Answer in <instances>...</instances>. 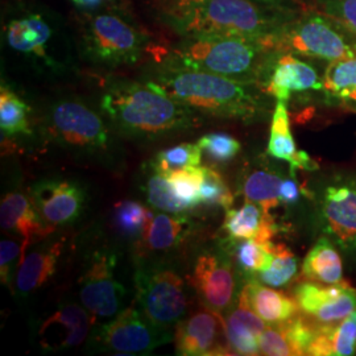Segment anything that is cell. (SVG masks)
<instances>
[{"label":"cell","instance_id":"cell-1","mask_svg":"<svg viewBox=\"0 0 356 356\" xmlns=\"http://www.w3.org/2000/svg\"><path fill=\"white\" fill-rule=\"evenodd\" d=\"M164 22L184 38H269L296 15L254 0H163Z\"/></svg>","mask_w":356,"mask_h":356},{"label":"cell","instance_id":"cell-2","mask_svg":"<svg viewBox=\"0 0 356 356\" xmlns=\"http://www.w3.org/2000/svg\"><path fill=\"white\" fill-rule=\"evenodd\" d=\"M197 113L243 122L268 113L267 91L259 83L166 65L152 81Z\"/></svg>","mask_w":356,"mask_h":356},{"label":"cell","instance_id":"cell-3","mask_svg":"<svg viewBox=\"0 0 356 356\" xmlns=\"http://www.w3.org/2000/svg\"><path fill=\"white\" fill-rule=\"evenodd\" d=\"M104 114L128 136L157 138L198 124V115L152 81L118 82L103 94Z\"/></svg>","mask_w":356,"mask_h":356},{"label":"cell","instance_id":"cell-4","mask_svg":"<svg viewBox=\"0 0 356 356\" xmlns=\"http://www.w3.org/2000/svg\"><path fill=\"white\" fill-rule=\"evenodd\" d=\"M277 54L269 38H184L170 51L166 65L254 82L264 88Z\"/></svg>","mask_w":356,"mask_h":356},{"label":"cell","instance_id":"cell-5","mask_svg":"<svg viewBox=\"0 0 356 356\" xmlns=\"http://www.w3.org/2000/svg\"><path fill=\"white\" fill-rule=\"evenodd\" d=\"M354 41L356 38L317 8L298 15L269 38L270 47L279 53L327 63L355 57Z\"/></svg>","mask_w":356,"mask_h":356},{"label":"cell","instance_id":"cell-6","mask_svg":"<svg viewBox=\"0 0 356 356\" xmlns=\"http://www.w3.org/2000/svg\"><path fill=\"white\" fill-rule=\"evenodd\" d=\"M81 35L83 51L97 64H135L147 48V36L140 28L115 13L86 15Z\"/></svg>","mask_w":356,"mask_h":356},{"label":"cell","instance_id":"cell-7","mask_svg":"<svg viewBox=\"0 0 356 356\" xmlns=\"http://www.w3.org/2000/svg\"><path fill=\"white\" fill-rule=\"evenodd\" d=\"M136 304L143 316L164 330L177 325L188 310L185 281L169 268L141 267L135 276Z\"/></svg>","mask_w":356,"mask_h":356},{"label":"cell","instance_id":"cell-8","mask_svg":"<svg viewBox=\"0 0 356 356\" xmlns=\"http://www.w3.org/2000/svg\"><path fill=\"white\" fill-rule=\"evenodd\" d=\"M48 131L51 138L72 151L98 152L108 145V131L101 116L76 101L53 106Z\"/></svg>","mask_w":356,"mask_h":356},{"label":"cell","instance_id":"cell-9","mask_svg":"<svg viewBox=\"0 0 356 356\" xmlns=\"http://www.w3.org/2000/svg\"><path fill=\"white\" fill-rule=\"evenodd\" d=\"M166 339L164 330L154 326L134 305L119 312L114 319L102 325L95 334L97 343L104 350L122 355L151 353Z\"/></svg>","mask_w":356,"mask_h":356},{"label":"cell","instance_id":"cell-10","mask_svg":"<svg viewBox=\"0 0 356 356\" xmlns=\"http://www.w3.org/2000/svg\"><path fill=\"white\" fill-rule=\"evenodd\" d=\"M116 256L95 252L81 284V302L92 318H111L119 312L126 297V289L115 279Z\"/></svg>","mask_w":356,"mask_h":356},{"label":"cell","instance_id":"cell-11","mask_svg":"<svg viewBox=\"0 0 356 356\" xmlns=\"http://www.w3.org/2000/svg\"><path fill=\"white\" fill-rule=\"evenodd\" d=\"M176 353L182 356H211L231 354L226 335V319L209 307L181 319L175 332Z\"/></svg>","mask_w":356,"mask_h":356},{"label":"cell","instance_id":"cell-12","mask_svg":"<svg viewBox=\"0 0 356 356\" xmlns=\"http://www.w3.org/2000/svg\"><path fill=\"white\" fill-rule=\"evenodd\" d=\"M294 298L307 317L318 323H337L356 310V289L347 281L322 284L305 281L294 288Z\"/></svg>","mask_w":356,"mask_h":356},{"label":"cell","instance_id":"cell-13","mask_svg":"<svg viewBox=\"0 0 356 356\" xmlns=\"http://www.w3.org/2000/svg\"><path fill=\"white\" fill-rule=\"evenodd\" d=\"M191 284L204 305L218 313L227 310L235 300V272L226 256L201 254L193 267Z\"/></svg>","mask_w":356,"mask_h":356},{"label":"cell","instance_id":"cell-14","mask_svg":"<svg viewBox=\"0 0 356 356\" xmlns=\"http://www.w3.org/2000/svg\"><path fill=\"white\" fill-rule=\"evenodd\" d=\"M32 201L44 225L53 232L76 220L85 204V194L69 181H44L35 186Z\"/></svg>","mask_w":356,"mask_h":356},{"label":"cell","instance_id":"cell-15","mask_svg":"<svg viewBox=\"0 0 356 356\" xmlns=\"http://www.w3.org/2000/svg\"><path fill=\"white\" fill-rule=\"evenodd\" d=\"M264 90L268 95L288 102L294 92L322 90V79L310 64L291 53H280L270 66Z\"/></svg>","mask_w":356,"mask_h":356},{"label":"cell","instance_id":"cell-16","mask_svg":"<svg viewBox=\"0 0 356 356\" xmlns=\"http://www.w3.org/2000/svg\"><path fill=\"white\" fill-rule=\"evenodd\" d=\"M4 31L11 49L35 61L54 65L49 45L56 32L45 16L38 13L19 15L7 23Z\"/></svg>","mask_w":356,"mask_h":356},{"label":"cell","instance_id":"cell-17","mask_svg":"<svg viewBox=\"0 0 356 356\" xmlns=\"http://www.w3.org/2000/svg\"><path fill=\"white\" fill-rule=\"evenodd\" d=\"M90 313L76 304H67L54 312L38 331L40 344L45 350L61 351L83 343L89 335Z\"/></svg>","mask_w":356,"mask_h":356},{"label":"cell","instance_id":"cell-18","mask_svg":"<svg viewBox=\"0 0 356 356\" xmlns=\"http://www.w3.org/2000/svg\"><path fill=\"white\" fill-rule=\"evenodd\" d=\"M322 214L326 232L343 250H356V189L329 186L325 193Z\"/></svg>","mask_w":356,"mask_h":356},{"label":"cell","instance_id":"cell-19","mask_svg":"<svg viewBox=\"0 0 356 356\" xmlns=\"http://www.w3.org/2000/svg\"><path fill=\"white\" fill-rule=\"evenodd\" d=\"M0 225L4 231L20 235L26 248L35 239L51 232L38 216L33 201L17 191L3 197L0 204Z\"/></svg>","mask_w":356,"mask_h":356},{"label":"cell","instance_id":"cell-20","mask_svg":"<svg viewBox=\"0 0 356 356\" xmlns=\"http://www.w3.org/2000/svg\"><path fill=\"white\" fill-rule=\"evenodd\" d=\"M267 151L269 156L286 161L291 165L293 176L298 169L314 170L318 168L317 163L305 151L297 149L291 129V119L286 108V102L282 101H277L275 111L272 114Z\"/></svg>","mask_w":356,"mask_h":356},{"label":"cell","instance_id":"cell-21","mask_svg":"<svg viewBox=\"0 0 356 356\" xmlns=\"http://www.w3.org/2000/svg\"><path fill=\"white\" fill-rule=\"evenodd\" d=\"M239 301L250 306L261 319L270 325H280L297 316V302L285 293L251 280L239 294Z\"/></svg>","mask_w":356,"mask_h":356},{"label":"cell","instance_id":"cell-22","mask_svg":"<svg viewBox=\"0 0 356 356\" xmlns=\"http://www.w3.org/2000/svg\"><path fill=\"white\" fill-rule=\"evenodd\" d=\"M266 329V321L260 318L250 306L239 301L238 307L226 318V335L231 354L259 355L260 337Z\"/></svg>","mask_w":356,"mask_h":356},{"label":"cell","instance_id":"cell-23","mask_svg":"<svg viewBox=\"0 0 356 356\" xmlns=\"http://www.w3.org/2000/svg\"><path fill=\"white\" fill-rule=\"evenodd\" d=\"M223 229L232 241H270L277 232V226L261 206L247 201L241 209L227 210Z\"/></svg>","mask_w":356,"mask_h":356},{"label":"cell","instance_id":"cell-24","mask_svg":"<svg viewBox=\"0 0 356 356\" xmlns=\"http://www.w3.org/2000/svg\"><path fill=\"white\" fill-rule=\"evenodd\" d=\"M63 247L64 242H54L24 254L16 273L17 292L28 294L51 280L56 273Z\"/></svg>","mask_w":356,"mask_h":356},{"label":"cell","instance_id":"cell-25","mask_svg":"<svg viewBox=\"0 0 356 356\" xmlns=\"http://www.w3.org/2000/svg\"><path fill=\"white\" fill-rule=\"evenodd\" d=\"M354 354H356V323L351 316L337 323H322L307 350V355L313 356Z\"/></svg>","mask_w":356,"mask_h":356},{"label":"cell","instance_id":"cell-26","mask_svg":"<svg viewBox=\"0 0 356 356\" xmlns=\"http://www.w3.org/2000/svg\"><path fill=\"white\" fill-rule=\"evenodd\" d=\"M189 222L185 216L176 214H153L151 213L148 225L141 235L143 247L151 252H165L173 250L182 242Z\"/></svg>","mask_w":356,"mask_h":356},{"label":"cell","instance_id":"cell-27","mask_svg":"<svg viewBox=\"0 0 356 356\" xmlns=\"http://www.w3.org/2000/svg\"><path fill=\"white\" fill-rule=\"evenodd\" d=\"M302 276L306 280L322 284H337L343 277V263L330 239L321 238L306 254L302 263Z\"/></svg>","mask_w":356,"mask_h":356},{"label":"cell","instance_id":"cell-28","mask_svg":"<svg viewBox=\"0 0 356 356\" xmlns=\"http://www.w3.org/2000/svg\"><path fill=\"white\" fill-rule=\"evenodd\" d=\"M322 90L331 99L356 108V56L327 65L322 76Z\"/></svg>","mask_w":356,"mask_h":356},{"label":"cell","instance_id":"cell-29","mask_svg":"<svg viewBox=\"0 0 356 356\" xmlns=\"http://www.w3.org/2000/svg\"><path fill=\"white\" fill-rule=\"evenodd\" d=\"M29 107L19 95L7 86L0 90V128L7 136L29 135Z\"/></svg>","mask_w":356,"mask_h":356},{"label":"cell","instance_id":"cell-30","mask_svg":"<svg viewBox=\"0 0 356 356\" xmlns=\"http://www.w3.org/2000/svg\"><path fill=\"white\" fill-rule=\"evenodd\" d=\"M282 179L280 176L267 170H254L245 178L243 185V194L245 201L254 202L270 213L272 209L280 204L279 194Z\"/></svg>","mask_w":356,"mask_h":356},{"label":"cell","instance_id":"cell-31","mask_svg":"<svg viewBox=\"0 0 356 356\" xmlns=\"http://www.w3.org/2000/svg\"><path fill=\"white\" fill-rule=\"evenodd\" d=\"M275 245L270 241L242 239L234 243V257L236 266L248 275H257L270 264Z\"/></svg>","mask_w":356,"mask_h":356},{"label":"cell","instance_id":"cell-32","mask_svg":"<svg viewBox=\"0 0 356 356\" xmlns=\"http://www.w3.org/2000/svg\"><path fill=\"white\" fill-rule=\"evenodd\" d=\"M145 191L149 204L160 211L176 216H185L193 209L178 198L165 175L157 170H154L152 176L147 179Z\"/></svg>","mask_w":356,"mask_h":356},{"label":"cell","instance_id":"cell-33","mask_svg":"<svg viewBox=\"0 0 356 356\" xmlns=\"http://www.w3.org/2000/svg\"><path fill=\"white\" fill-rule=\"evenodd\" d=\"M298 272V259L292 251L284 245H275V254L264 270L257 273V279L260 282L272 288L286 286L296 277Z\"/></svg>","mask_w":356,"mask_h":356},{"label":"cell","instance_id":"cell-34","mask_svg":"<svg viewBox=\"0 0 356 356\" xmlns=\"http://www.w3.org/2000/svg\"><path fill=\"white\" fill-rule=\"evenodd\" d=\"M151 213L145 206L136 201H122L114 209L115 229L126 238H139L144 234Z\"/></svg>","mask_w":356,"mask_h":356},{"label":"cell","instance_id":"cell-35","mask_svg":"<svg viewBox=\"0 0 356 356\" xmlns=\"http://www.w3.org/2000/svg\"><path fill=\"white\" fill-rule=\"evenodd\" d=\"M204 166H188L165 173L178 198L195 207L200 202V191L204 181Z\"/></svg>","mask_w":356,"mask_h":356},{"label":"cell","instance_id":"cell-36","mask_svg":"<svg viewBox=\"0 0 356 356\" xmlns=\"http://www.w3.org/2000/svg\"><path fill=\"white\" fill-rule=\"evenodd\" d=\"M202 161V149L198 144L182 143L176 147L161 151L153 161V169L165 175L168 172L198 166Z\"/></svg>","mask_w":356,"mask_h":356},{"label":"cell","instance_id":"cell-37","mask_svg":"<svg viewBox=\"0 0 356 356\" xmlns=\"http://www.w3.org/2000/svg\"><path fill=\"white\" fill-rule=\"evenodd\" d=\"M289 343L292 346L294 356L307 355L309 346L316 338L322 323L313 322V319H305L300 316L280 323Z\"/></svg>","mask_w":356,"mask_h":356},{"label":"cell","instance_id":"cell-38","mask_svg":"<svg viewBox=\"0 0 356 356\" xmlns=\"http://www.w3.org/2000/svg\"><path fill=\"white\" fill-rule=\"evenodd\" d=\"M200 202L207 206L229 209L234 204V194L219 172L204 166V181L200 191Z\"/></svg>","mask_w":356,"mask_h":356},{"label":"cell","instance_id":"cell-39","mask_svg":"<svg viewBox=\"0 0 356 356\" xmlns=\"http://www.w3.org/2000/svg\"><path fill=\"white\" fill-rule=\"evenodd\" d=\"M314 6L356 38V0H314Z\"/></svg>","mask_w":356,"mask_h":356},{"label":"cell","instance_id":"cell-40","mask_svg":"<svg viewBox=\"0 0 356 356\" xmlns=\"http://www.w3.org/2000/svg\"><path fill=\"white\" fill-rule=\"evenodd\" d=\"M202 152L207 153L210 159L219 163H227L241 152V143L227 134L214 132L207 134L198 140Z\"/></svg>","mask_w":356,"mask_h":356},{"label":"cell","instance_id":"cell-41","mask_svg":"<svg viewBox=\"0 0 356 356\" xmlns=\"http://www.w3.org/2000/svg\"><path fill=\"white\" fill-rule=\"evenodd\" d=\"M259 343L261 355L294 356L292 346L281 325H273V327H267L263 331Z\"/></svg>","mask_w":356,"mask_h":356},{"label":"cell","instance_id":"cell-42","mask_svg":"<svg viewBox=\"0 0 356 356\" xmlns=\"http://www.w3.org/2000/svg\"><path fill=\"white\" fill-rule=\"evenodd\" d=\"M24 243H17L11 239H6L0 243V277L1 282L8 285L11 280V272L13 267H19L24 254Z\"/></svg>","mask_w":356,"mask_h":356},{"label":"cell","instance_id":"cell-43","mask_svg":"<svg viewBox=\"0 0 356 356\" xmlns=\"http://www.w3.org/2000/svg\"><path fill=\"white\" fill-rule=\"evenodd\" d=\"M254 1L269 8L279 10L282 13H291L296 16L316 8L314 0H254Z\"/></svg>","mask_w":356,"mask_h":356},{"label":"cell","instance_id":"cell-44","mask_svg":"<svg viewBox=\"0 0 356 356\" xmlns=\"http://www.w3.org/2000/svg\"><path fill=\"white\" fill-rule=\"evenodd\" d=\"M300 195H301V188L298 186L296 179H293V178L282 179L280 186V194H279L280 204H297L298 200H300Z\"/></svg>","mask_w":356,"mask_h":356},{"label":"cell","instance_id":"cell-45","mask_svg":"<svg viewBox=\"0 0 356 356\" xmlns=\"http://www.w3.org/2000/svg\"><path fill=\"white\" fill-rule=\"evenodd\" d=\"M76 4L78 8H82L85 11H92L97 10L99 7H104V6H110L115 1L119 0H72Z\"/></svg>","mask_w":356,"mask_h":356},{"label":"cell","instance_id":"cell-46","mask_svg":"<svg viewBox=\"0 0 356 356\" xmlns=\"http://www.w3.org/2000/svg\"><path fill=\"white\" fill-rule=\"evenodd\" d=\"M351 317H353V319H354V321H355V323H356V310H355V312H354V313H353V314H351Z\"/></svg>","mask_w":356,"mask_h":356},{"label":"cell","instance_id":"cell-47","mask_svg":"<svg viewBox=\"0 0 356 356\" xmlns=\"http://www.w3.org/2000/svg\"><path fill=\"white\" fill-rule=\"evenodd\" d=\"M354 49H355L356 51V41H354Z\"/></svg>","mask_w":356,"mask_h":356}]
</instances>
